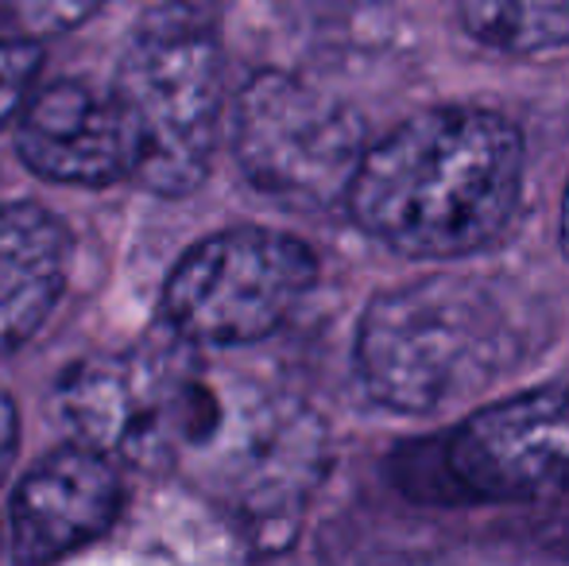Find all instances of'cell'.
I'll list each match as a JSON object with an SVG mask.
<instances>
[{
    "instance_id": "1",
    "label": "cell",
    "mask_w": 569,
    "mask_h": 566,
    "mask_svg": "<svg viewBox=\"0 0 569 566\" xmlns=\"http://www.w3.org/2000/svg\"><path fill=\"white\" fill-rule=\"evenodd\" d=\"M523 132L485 106H435L368 143L349 182L352 221L411 260L488 249L523 195Z\"/></svg>"
},
{
    "instance_id": "2",
    "label": "cell",
    "mask_w": 569,
    "mask_h": 566,
    "mask_svg": "<svg viewBox=\"0 0 569 566\" xmlns=\"http://www.w3.org/2000/svg\"><path fill=\"white\" fill-rule=\"evenodd\" d=\"M527 318L496 284L427 276L372 295L357 322V377L399 416H435L480 396L527 357Z\"/></svg>"
},
{
    "instance_id": "3",
    "label": "cell",
    "mask_w": 569,
    "mask_h": 566,
    "mask_svg": "<svg viewBox=\"0 0 569 566\" xmlns=\"http://www.w3.org/2000/svg\"><path fill=\"white\" fill-rule=\"evenodd\" d=\"M221 86V39L202 8L163 4L136 23L113 93L136 140L140 187L179 198L206 179L218 151Z\"/></svg>"
},
{
    "instance_id": "4",
    "label": "cell",
    "mask_w": 569,
    "mask_h": 566,
    "mask_svg": "<svg viewBox=\"0 0 569 566\" xmlns=\"http://www.w3.org/2000/svg\"><path fill=\"white\" fill-rule=\"evenodd\" d=\"M171 469L229 513L271 520L322 481L326 430L295 396L202 369Z\"/></svg>"
},
{
    "instance_id": "5",
    "label": "cell",
    "mask_w": 569,
    "mask_h": 566,
    "mask_svg": "<svg viewBox=\"0 0 569 566\" xmlns=\"http://www.w3.org/2000/svg\"><path fill=\"white\" fill-rule=\"evenodd\" d=\"M318 284L307 241L237 226L198 241L163 287V322L187 346H252L276 334Z\"/></svg>"
},
{
    "instance_id": "6",
    "label": "cell",
    "mask_w": 569,
    "mask_h": 566,
    "mask_svg": "<svg viewBox=\"0 0 569 566\" xmlns=\"http://www.w3.org/2000/svg\"><path fill=\"white\" fill-rule=\"evenodd\" d=\"M365 148L357 109L307 78L260 70L237 98L232 156L244 179L287 210L341 206Z\"/></svg>"
},
{
    "instance_id": "7",
    "label": "cell",
    "mask_w": 569,
    "mask_h": 566,
    "mask_svg": "<svg viewBox=\"0 0 569 566\" xmlns=\"http://www.w3.org/2000/svg\"><path fill=\"white\" fill-rule=\"evenodd\" d=\"M198 369L190 346H136L86 357L62 377L59 408L78 443L143 469H171Z\"/></svg>"
},
{
    "instance_id": "8",
    "label": "cell",
    "mask_w": 569,
    "mask_h": 566,
    "mask_svg": "<svg viewBox=\"0 0 569 566\" xmlns=\"http://www.w3.org/2000/svg\"><path fill=\"white\" fill-rule=\"evenodd\" d=\"M453 497L519 505L569 493V380L472 411L442 446Z\"/></svg>"
},
{
    "instance_id": "9",
    "label": "cell",
    "mask_w": 569,
    "mask_h": 566,
    "mask_svg": "<svg viewBox=\"0 0 569 566\" xmlns=\"http://www.w3.org/2000/svg\"><path fill=\"white\" fill-rule=\"evenodd\" d=\"M16 151L36 175L67 187H109L132 175L136 140L113 86L62 78L23 101Z\"/></svg>"
},
{
    "instance_id": "10",
    "label": "cell",
    "mask_w": 569,
    "mask_h": 566,
    "mask_svg": "<svg viewBox=\"0 0 569 566\" xmlns=\"http://www.w3.org/2000/svg\"><path fill=\"white\" fill-rule=\"evenodd\" d=\"M124 508V481L109 454L86 443L51 450L12 493V555L23 563H51L98 544Z\"/></svg>"
},
{
    "instance_id": "11",
    "label": "cell",
    "mask_w": 569,
    "mask_h": 566,
    "mask_svg": "<svg viewBox=\"0 0 569 566\" xmlns=\"http://www.w3.org/2000/svg\"><path fill=\"white\" fill-rule=\"evenodd\" d=\"M70 268V234L36 202L0 206V357L16 354L59 302Z\"/></svg>"
},
{
    "instance_id": "12",
    "label": "cell",
    "mask_w": 569,
    "mask_h": 566,
    "mask_svg": "<svg viewBox=\"0 0 569 566\" xmlns=\"http://www.w3.org/2000/svg\"><path fill=\"white\" fill-rule=\"evenodd\" d=\"M457 20L477 43L503 54L569 47V0H457Z\"/></svg>"
},
{
    "instance_id": "13",
    "label": "cell",
    "mask_w": 569,
    "mask_h": 566,
    "mask_svg": "<svg viewBox=\"0 0 569 566\" xmlns=\"http://www.w3.org/2000/svg\"><path fill=\"white\" fill-rule=\"evenodd\" d=\"M101 8V0H0V36L51 39L74 31Z\"/></svg>"
},
{
    "instance_id": "14",
    "label": "cell",
    "mask_w": 569,
    "mask_h": 566,
    "mask_svg": "<svg viewBox=\"0 0 569 566\" xmlns=\"http://www.w3.org/2000/svg\"><path fill=\"white\" fill-rule=\"evenodd\" d=\"M39 43L31 39H4L0 36V129L8 121H16L23 109V101L31 98V86L39 75Z\"/></svg>"
},
{
    "instance_id": "15",
    "label": "cell",
    "mask_w": 569,
    "mask_h": 566,
    "mask_svg": "<svg viewBox=\"0 0 569 566\" xmlns=\"http://www.w3.org/2000/svg\"><path fill=\"white\" fill-rule=\"evenodd\" d=\"M16 446H20V416H16L12 396L0 388V481H4V474L12 469Z\"/></svg>"
},
{
    "instance_id": "16",
    "label": "cell",
    "mask_w": 569,
    "mask_h": 566,
    "mask_svg": "<svg viewBox=\"0 0 569 566\" xmlns=\"http://www.w3.org/2000/svg\"><path fill=\"white\" fill-rule=\"evenodd\" d=\"M558 237H562V252L569 260V182H566V198H562V229H558Z\"/></svg>"
}]
</instances>
